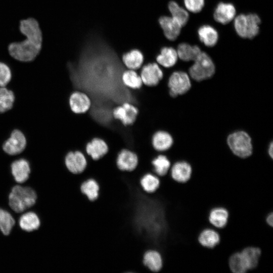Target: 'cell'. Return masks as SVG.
Wrapping results in <instances>:
<instances>
[{"instance_id":"obj_12","label":"cell","mask_w":273,"mask_h":273,"mask_svg":"<svg viewBox=\"0 0 273 273\" xmlns=\"http://www.w3.org/2000/svg\"><path fill=\"white\" fill-rule=\"evenodd\" d=\"M138 157L133 151L128 149H121L117 154L116 164L122 171H133L138 164Z\"/></svg>"},{"instance_id":"obj_18","label":"cell","mask_w":273,"mask_h":273,"mask_svg":"<svg viewBox=\"0 0 273 273\" xmlns=\"http://www.w3.org/2000/svg\"><path fill=\"white\" fill-rule=\"evenodd\" d=\"M108 151L106 142L101 138H94L85 145V155H88L94 160L102 158Z\"/></svg>"},{"instance_id":"obj_4","label":"cell","mask_w":273,"mask_h":273,"mask_svg":"<svg viewBox=\"0 0 273 273\" xmlns=\"http://www.w3.org/2000/svg\"><path fill=\"white\" fill-rule=\"evenodd\" d=\"M215 71V65L211 57L201 52L189 68V74L195 80L200 81L211 77Z\"/></svg>"},{"instance_id":"obj_16","label":"cell","mask_w":273,"mask_h":273,"mask_svg":"<svg viewBox=\"0 0 273 273\" xmlns=\"http://www.w3.org/2000/svg\"><path fill=\"white\" fill-rule=\"evenodd\" d=\"M236 15V10L232 4L220 2L214 10L213 18L217 22L225 25L233 21Z\"/></svg>"},{"instance_id":"obj_23","label":"cell","mask_w":273,"mask_h":273,"mask_svg":"<svg viewBox=\"0 0 273 273\" xmlns=\"http://www.w3.org/2000/svg\"><path fill=\"white\" fill-rule=\"evenodd\" d=\"M241 253L249 271L257 267L262 253L261 250L259 247L247 246L243 248Z\"/></svg>"},{"instance_id":"obj_22","label":"cell","mask_w":273,"mask_h":273,"mask_svg":"<svg viewBox=\"0 0 273 273\" xmlns=\"http://www.w3.org/2000/svg\"><path fill=\"white\" fill-rule=\"evenodd\" d=\"M143 263L151 273H157L162 268L163 258L159 251L150 249L144 253Z\"/></svg>"},{"instance_id":"obj_3","label":"cell","mask_w":273,"mask_h":273,"mask_svg":"<svg viewBox=\"0 0 273 273\" xmlns=\"http://www.w3.org/2000/svg\"><path fill=\"white\" fill-rule=\"evenodd\" d=\"M261 19L255 13L241 14L234 19V26L237 34L243 38L252 39L259 32Z\"/></svg>"},{"instance_id":"obj_15","label":"cell","mask_w":273,"mask_h":273,"mask_svg":"<svg viewBox=\"0 0 273 273\" xmlns=\"http://www.w3.org/2000/svg\"><path fill=\"white\" fill-rule=\"evenodd\" d=\"M158 22L167 39L173 41L179 35L183 26L171 16H161Z\"/></svg>"},{"instance_id":"obj_36","label":"cell","mask_w":273,"mask_h":273,"mask_svg":"<svg viewBox=\"0 0 273 273\" xmlns=\"http://www.w3.org/2000/svg\"><path fill=\"white\" fill-rule=\"evenodd\" d=\"M11 77L9 67L6 64L0 62V87L6 85L10 81Z\"/></svg>"},{"instance_id":"obj_11","label":"cell","mask_w":273,"mask_h":273,"mask_svg":"<svg viewBox=\"0 0 273 273\" xmlns=\"http://www.w3.org/2000/svg\"><path fill=\"white\" fill-rule=\"evenodd\" d=\"M26 139L24 134L18 129L13 130L3 146L4 151L9 155L19 154L25 149Z\"/></svg>"},{"instance_id":"obj_1","label":"cell","mask_w":273,"mask_h":273,"mask_svg":"<svg viewBox=\"0 0 273 273\" xmlns=\"http://www.w3.org/2000/svg\"><path fill=\"white\" fill-rule=\"evenodd\" d=\"M19 29L25 36L20 41L11 43L8 46L10 55L21 62H30L39 53L42 43V34L38 22L29 18L20 22Z\"/></svg>"},{"instance_id":"obj_10","label":"cell","mask_w":273,"mask_h":273,"mask_svg":"<svg viewBox=\"0 0 273 273\" xmlns=\"http://www.w3.org/2000/svg\"><path fill=\"white\" fill-rule=\"evenodd\" d=\"M70 110L75 114H83L89 111L92 106L90 97L85 93L80 90L72 92L68 99Z\"/></svg>"},{"instance_id":"obj_35","label":"cell","mask_w":273,"mask_h":273,"mask_svg":"<svg viewBox=\"0 0 273 273\" xmlns=\"http://www.w3.org/2000/svg\"><path fill=\"white\" fill-rule=\"evenodd\" d=\"M15 96L13 92L5 86L0 87V113L10 110L13 106Z\"/></svg>"},{"instance_id":"obj_2","label":"cell","mask_w":273,"mask_h":273,"mask_svg":"<svg viewBox=\"0 0 273 273\" xmlns=\"http://www.w3.org/2000/svg\"><path fill=\"white\" fill-rule=\"evenodd\" d=\"M37 199L38 195L34 189L16 185L8 194V204L13 211L21 213L34 206Z\"/></svg>"},{"instance_id":"obj_28","label":"cell","mask_w":273,"mask_h":273,"mask_svg":"<svg viewBox=\"0 0 273 273\" xmlns=\"http://www.w3.org/2000/svg\"><path fill=\"white\" fill-rule=\"evenodd\" d=\"M178 58L183 61H194L201 53L200 48L196 46L183 42L178 44L176 50Z\"/></svg>"},{"instance_id":"obj_5","label":"cell","mask_w":273,"mask_h":273,"mask_svg":"<svg viewBox=\"0 0 273 273\" xmlns=\"http://www.w3.org/2000/svg\"><path fill=\"white\" fill-rule=\"evenodd\" d=\"M227 143L233 154L240 158H247L252 154L251 138L245 131H238L231 133L228 137Z\"/></svg>"},{"instance_id":"obj_34","label":"cell","mask_w":273,"mask_h":273,"mask_svg":"<svg viewBox=\"0 0 273 273\" xmlns=\"http://www.w3.org/2000/svg\"><path fill=\"white\" fill-rule=\"evenodd\" d=\"M228 263L233 273H247L249 271L241 251L233 253L229 258Z\"/></svg>"},{"instance_id":"obj_24","label":"cell","mask_w":273,"mask_h":273,"mask_svg":"<svg viewBox=\"0 0 273 273\" xmlns=\"http://www.w3.org/2000/svg\"><path fill=\"white\" fill-rule=\"evenodd\" d=\"M121 61L126 69L138 70L143 65L144 57L138 50H133L124 54Z\"/></svg>"},{"instance_id":"obj_33","label":"cell","mask_w":273,"mask_h":273,"mask_svg":"<svg viewBox=\"0 0 273 273\" xmlns=\"http://www.w3.org/2000/svg\"><path fill=\"white\" fill-rule=\"evenodd\" d=\"M171 17L184 26L188 22L189 14L188 11L180 7L176 2L170 1L168 5Z\"/></svg>"},{"instance_id":"obj_20","label":"cell","mask_w":273,"mask_h":273,"mask_svg":"<svg viewBox=\"0 0 273 273\" xmlns=\"http://www.w3.org/2000/svg\"><path fill=\"white\" fill-rule=\"evenodd\" d=\"M229 212L224 207H215L208 214V219L210 224L215 229L219 230L224 228L229 218Z\"/></svg>"},{"instance_id":"obj_31","label":"cell","mask_w":273,"mask_h":273,"mask_svg":"<svg viewBox=\"0 0 273 273\" xmlns=\"http://www.w3.org/2000/svg\"><path fill=\"white\" fill-rule=\"evenodd\" d=\"M16 223V220L11 213L0 208V232L5 236L10 235Z\"/></svg>"},{"instance_id":"obj_29","label":"cell","mask_w":273,"mask_h":273,"mask_svg":"<svg viewBox=\"0 0 273 273\" xmlns=\"http://www.w3.org/2000/svg\"><path fill=\"white\" fill-rule=\"evenodd\" d=\"M121 81L123 84L130 89H138L143 83L139 72L136 70L126 69L122 73Z\"/></svg>"},{"instance_id":"obj_14","label":"cell","mask_w":273,"mask_h":273,"mask_svg":"<svg viewBox=\"0 0 273 273\" xmlns=\"http://www.w3.org/2000/svg\"><path fill=\"white\" fill-rule=\"evenodd\" d=\"M11 172L15 182L22 184L27 181L31 173V167L28 161L21 158L14 161L11 164Z\"/></svg>"},{"instance_id":"obj_39","label":"cell","mask_w":273,"mask_h":273,"mask_svg":"<svg viewBox=\"0 0 273 273\" xmlns=\"http://www.w3.org/2000/svg\"><path fill=\"white\" fill-rule=\"evenodd\" d=\"M268 154L269 156L270 157L271 159L273 158V144L271 142L269 146L268 149Z\"/></svg>"},{"instance_id":"obj_27","label":"cell","mask_w":273,"mask_h":273,"mask_svg":"<svg viewBox=\"0 0 273 273\" xmlns=\"http://www.w3.org/2000/svg\"><path fill=\"white\" fill-rule=\"evenodd\" d=\"M153 173L159 177L166 175L169 171L171 163L167 156L163 153H159L152 160Z\"/></svg>"},{"instance_id":"obj_6","label":"cell","mask_w":273,"mask_h":273,"mask_svg":"<svg viewBox=\"0 0 273 273\" xmlns=\"http://www.w3.org/2000/svg\"><path fill=\"white\" fill-rule=\"evenodd\" d=\"M167 85L168 94L172 98L185 94L191 87L189 76L181 71L173 72L168 78Z\"/></svg>"},{"instance_id":"obj_13","label":"cell","mask_w":273,"mask_h":273,"mask_svg":"<svg viewBox=\"0 0 273 273\" xmlns=\"http://www.w3.org/2000/svg\"><path fill=\"white\" fill-rule=\"evenodd\" d=\"M192 172V166L189 162L177 161L171 165L169 173L176 182L185 183L191 178Z\"/></svg>"},{"instance_id":"obj_32","label":"cell","mask_w":273,"mask_h":273,"mask_svg":"<svg viewBox=\"0 0 273 273\" xmlns=\"http://www.w3.org/2000/svg\"><path fill=\"white\" fill-rule=\"evenodd\" d=\"M80 190L82 194L85 195L90 201L96 200L99 196L100 186L98 182L94 178H88L82 183Z\"/></svg>"},{"instance_id":"obj_38","label":"cell","mask_w":273,"mask_h":273,"mask_svg":"<svg viewBox=\"0 0 273 273\" xmlns=\"http://www.w3.org/2000/svg\"><path fill=\"white\" fill-rule=\"evenodd\" d=\"M265 222L267 225L273 228V212L267 215L265 217Z\"/></svg>"},{"instance_id":"obj_37","label":"cell","mask_w":273,"mask_h":273,"mask_svg":"<svg viewBox=\"0 0 273 273\" xmlns=\"http://www.w3.org/2000/svg\"><path fill=\"white\" fill-rule=\"evenodd\" d=\"M186 9L190 12L197 13L200 12L205 5V0H184Z\"/></svg>"},{"instance_id":"obj_21","label":"cell","mask_w":273,"mask_h":273,"mask_svg":"<svg viewBox=\"0 0 273 273\" xmlns=\"http://www.w3.org/2000/svg\"><path fill=\"white\" fill-rule=\"evenodd\" d=\"M219 230L214 228L204 229L198 235L199 243L205 248L212 249L215 247L220 241Z\"/></svg>"},{"instance_id":"obj_7","label":"cell","mask_w":273,"mask_h":273,"mask_svg":"<svg viewBox=\"0 0 273 273\" xmlns=\"http://www.w3.org/2000/svg\"><path fill=\"white\" fill-rule=\"evenodd\" d=\"M140 69L139 72L145 85L156 86L164 77V72L157 63L149 62Z\"/></svg>"},{"instance_id":"obj_17","label":"cell","mask_w":273,"mask_h":273,"mask_svg":"<svg viewBox=\"0 0 273 273\" xmlns=\"http://www.w3.org/2000/svg\"><path fill=\"white\" fill-rule=\"evenodd\" d=\"M173 140L171 135L164 130L156 131L151 138V144L153 149L159 153H163L172 147Z\"/></svg>"},{"instance_id":"obj_26","label":"cell","mask_w":273,"mask_h":273,"mask_svg":"<svg viewBox=\"0 0 273 273\" xmlns=\"http://www.w3.org/2000/svg\"><path fill=\"white\" fill-rule=\"evenodd\" d=\"M178 56L176 50L172 47H163L156 58L157 63L160 66L169 68L173 67L176 63Z\"/></svg>"},{"instance_id":"obj_19","label":"cell","mask_w":273,"mask_h":273,"mask_svg":"<svg viewBox=\"0 0 273 273\" xmlns=\"http://www.w3.org/2000/svg\"><path fill=\"white\" fill-rule=\"evenodd\" d=\"M20 229L26 233L37 231L41 226V220L37 213L28 211L22 214L18 220Z\"/></svg>"},{"instance_id":"obj_30","label":"cell","mask_w":273,"mask_h":273,"mask_svg":"<svg viewBox=\"0 0 273 273\" xmlns=\"http://www.w3.org/2000/svg\"><path fill=\"white\" fill-rule=\"evenodd\" d=\"M159 177L152 173H147L143 175L140 180V184L142 190L146 193H154L160 186Z\"/></svg>"},{"instance_id":"obj_9","label":"cell","mask_w":273,"mask_h":273,"mask_svg":"<svg viewBox=\"0 0 273 273\" xmlns=\"http://www.w3.org/2000/svg\"><path fill=\"white\" fill-rule=\"evenodd\" d=\"M87 161L85 155L80 151H69L64 157V164L71 173L78 174L85 169Z\"/></svg>"},{"instance_id":"obj_8","label":"cell","mask_w":273,"mask_h":273,"mask_svg":"<svg viewBox=\"0 0 273 273\" xmlns=\"http://www.w3.org/2000/svg\"><path fill=\"white\" fill-rule=\"evenodd\" d=\"M138 114L137 107L129 102H124L112 110L113 118L124 126L130 125L135 121Z\"/></svg>"},{"instance_id":"obj_25","label":"cell","mask_w":273,"mask_h":273,"mask_svg":"<svg viewBox=\"0 0 273 273\" xmlns=\"http://www.w3.org/2000/svg\"><path fill=\"white\" fill-rule=\"evenodd\" d=\"M198 35L200 40L206 47L215 46L218 39L217 30L209 25H204L198 29Z\"/></svg>"}]
</instances>
